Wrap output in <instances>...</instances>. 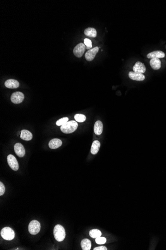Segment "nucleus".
Returning a JSON list of instances; mask_svg holds the SVG:
<instances>
[{
	"label": "nucleus",
	"instance_id": "nucleus-23",
	"mask_svg": "<svg viewBox=\"0 0 166 250\" xmlns=\"http://www.w3.org/2000/svg\"><path fill=\"white\" fill-rule=\"evenodd\" d=\"M69 119L68 117H63L62 119H61L59 120H57L56 123V125L57 126H62L67 123V122H68Z\"/></svg>",
	"mask_w": 166,
	"mask_h": 250
},
{
	"label": "nucleus",
	"instance_id": "nucleus-26",
	"mask_svg": "<svg viewBox=\"0 0 166 250\" xmlns=\"http://www.w3.org/2000/svg\"><path fill=\"white\" fill-rule=\"evenodd\" d=\"M5 192V187L2 182H0V195L1 196Z\"/></svg>",
	"mask_w": 166,
	"mask_h": 250
},
{
	"label": "nucleus",
	"instance_id": "nucleus-11",
	"mask_svg": "<svg viewBox=\"0 0 166 250\" xmlns=\"http://www.w3.org/2000/svg\"><path fill=\"white\" fill-rule=\"evenodd\" d=\"M129 77L130 79L134 81H142L144 80V75L142 73H136L134 72H130L129 73Z\"/></svg>",
	"mask_w": 166,
	"mask_h": 250
},
{
	"label": "nucleus",
	"instance_id": "nucleus-4",
	"mask_svg": "<svg viewBox=\"0 0 166 250\" xmlns=\"http://www.w3.org/2000/svg\"><path fill=\"white\" fill-rule=\"evenodd\" d=\"M41 228L40 224L37 220L31 221L28 225V231L29 233L32 235H35L40 232Z\"/></svg>",
	"mask_w": 166,
	"mask_h": 250
},
{
	"label": "nucleus",
	"instance_id": "nucleus-22",
	"mask_svg": "<svg viewBox=\"0 0 166 250\" xmlns=\"http://www.w3.org/2000/svg\"><path fill=\"white\" fill-rule=\"evenodd\" d=\"M74 118L76 122H83L86 119V116L82 114H76Z\"/></svg>",
	"mask_w": 166,
	"mask_h": 250
},
{
	"label": "nucleus",
	"instance_id": "nucleus-13",
	"mask_svg": "<svg viewBox=\"0 0 166 250\" xmlns=\"http://www.w3.org/2000/svg\"><path fill=\"white\" fill-rule=\"evenodd\" d=\"M62 144V142L60 139L58 138H54L50 141L49 142V147L51 149H57L60 147Z\"/></svg>",
	"mask_w": 166,
	"mask_h": 250
},
{
	"label": "nucleus",
	"instance_id": "nucleus-19",
	"mask_svg": "<svg viewBox=\"0 0 166 250\" xmlns=\"http://www.w3.org/2000/svg\"><path fill=\"white\" fill-rule=\"evenodd\" d=\"M81 248L83 250H90L91 249V242L87 239H84L81 243Z\"/></svg>",
	"mask_w": 166,
	"mask_h": 250
},
{
	"label": "nucleus",
	"instance_id": "nucleus-15",
	"mask_svg": "<svg viewBox=\"0 0 166 250\" xmlns=\"http://www.w3.org/2000/svg\"><path fill=\"white\" fill-rule=\"evenodd\" d=\"M150 66L154 70H158L160 69L161 66V62L159 59L153 58L151 59L150 62Z\"/></svg>",
	"mask_w": 166,
	"mask_h": 250
},
{
	"label": "nucleus",
	"instance_id": "nucleus-16",
	"mask_svg": "<svg viewBox=\"0 0 166 250\" xmlns=\"http://www.w3.org/2000/svg\"><path fill=\"white\" fill-rule=\"evenodd\" d=\"M20 137L24 140H31L32 138V133L31 132L27 130H22L21 131Z\"/></svg>",
	"mask_w": 166,
	"mask_h": 250
},
{
	"label": "nucleus",
	"instance_id": "nucleus-8",
	"mask_svg": "<svg viewBox=\"0 0 166 250\" xmlns=\"http://www.w3.org/2000/svg\"><path fill=\"white\" fill-rule=\"evenodd\" d=\"M99 51V48L96 47L94 48L89 50L85 54V58L87 61H92L95 58V56H96V54Z\"/></svg>",
	"mask_w": 166,
	"mask_h": 250
},
{
	"label": "nucleus",
	"instance_id": "nucleus-6",
	"mask_svg": "<svg viewBox=\"0 0 166 250\" xmlns=\"http://www.w3.org/2000/svg\"><path fill=\"white\" fill-rule=\"evenodd\" d=\"M86 48V45H84V44L80 43L75 47L73 50V53L77 57H81L83 56Z\"/></svg>",
	"mask_w": 166,
	"mask_h": 250
},
{
	"label": "nucleus",
	"instance_id": "nucleus-27",
	"mask_svg": "<svg viewBox=\"0 0 166 250\" xmlns=\"http://www.w3.org/2000/svg\"><path fill=\"white\" fill-rule=\"evenodd\" d=\"M94 250H107V248H106L105 247V246H99V247H98L95 248L94 249H93Z\"/></svg>",
	"mask_w": 166,
	"mask_h": 250
},
{
	"label": "nucleus",
	"instance_id": "nucleus-25",
	"mask_svg": "<svg viewBox=\"0 0 166 250\" xmlns=\"http://www.w3.org/2000/svg\"><path fill=\"white\" fill-rule=\"evenodd\" d=\"M84 45H86V48L90 50L92 48V42L89 39H85L84 40Z\"/></svg>",
	"mask_w": 166,
	"mask_h": 250
},
{
	"label": "nucleus",
	"instance_id": "nucleus-14",
	"mask_svg": "<svg viewBox=\"0 0 166 250\" xmlns=\"http://www.w3.org/2000/svg\"><path fill=\"white\" fill-rule=\"evenodd\" d=\"M4 85L7 88H16L19 87V83L15 79H10L6 81Z\"/></svg>",
	"mask_w": 166,
	"mask_h": 250
},
{
	"label": "nucleus",
	"instance_id": "nucleus-5",
	"mask_svg": "<svg viewBox=\"0 0 166 250\" xmlns=\"http://www.w3.org/2000/svg\"><path fill=\"white\" fill-rule=\"evenodd\" d=\"M7 163L12 169L17 171L19 168V165L16 158L13 155L10 154L7 157Z\"/></svg>",
	"mask_w": 166,
	"mask_h": 250
},
{
	"label": "nucleus",
	"instance_id": "nucleus-7",
	"mask_svg": "<svg viewBox=\"0 0 166 250\" xmlns=\"http://www.w3.org/2000/svg\"><path fill=\"white\" fill-rule=\"evenodd\" d=\"M24 98H25L24 94L22 92L18 91V92H15L10 97V100L12 103H13L19 104L23 101Z\"/></svg>",
	"mask_w": 166,
	"mask_h": 250
},
{
	"label": "nucleus",
	"instance_id": "nucleus-9",
	"mask_svg": "<svg viewBox=\"0 0 166 250\" xmlns=\"http://www.w3.org/2000/svg\"><path fill=\"white\" fill-rule=\"evenodd\" d=\"M15 153L19 157H23L25 154V148L20 143H17L14 146Z\"/></svg>",
	"mask_w": 166,
	"mask_h": 250
},
{
	"label": "nucleus",
	"instance_id": "nucleus-20",
	"mask_svg": "<svg viewBox=\"0 0 166 250\" xmlns=\"http://www.w3.org/2000/svg\"><path fill=\"white\" fill-rule=\"evenodd\" d=\"M84 34L87 37L95 38L96 37L97 32H96V29L94 28H88L84 30Z\"/></svg>",
	"mask_w": 166,
	"mask_h": 250
},
{
	"label": "nucleus",
	"instance_id": "nucleus-17",
	"mask_svg": "<svg viewBox=\"0 0 166 250\" xmlns=\"http://www.w3.org/2000/svg\"><path fill=\"white\" fill-rule=\"evenodd\" d=\"M103 130V125L101 121H97L94 125V132L96 135H101Z\"/></svg>",
	"mask_w": 166,
	"mask_h": 250
},
{
	"label": "nucleus",
	"instance_id": "nucleus-10",
	"mask_svg": "<svg viewBox=\"0 0 166 250\" xmlns=\"http://www.w3.org/2000/svg\"><path fill=\"white\" fill-rule=\"evenodd\" d=\"M133 70L136 73H143L146 72V67L144 64L140 62H137L133 67Z\"/></svg>",
	"mask_w": 166,
	"mask_h": 250
},
{
	"label": "nucleus",
	"instance_id": "nucleus-21",
	"mask_svg": "<svg viewBox=\"0 0 166 250\" xmlns=\"http://www.w3.org/2000/svg\"><path fill=\"white\" fill-rule=\"evenodd\" d=\"M89 235L92 238H96L97 237H101L102 233L99 230L93 229L90 231Z\"/></svg>",
	"mask_w": 166,
	"mask_h": 250
},
{
	"label": "nucleus",
	"instance_id": "nucleus-18",
	"mask_svg": "<svg viewBox=\"0 0 166 250\" xmlns=\"http://www.w3.org/2000/svg\"><path fill=\"white\" fill-rule=\"evenodd\" d=\"M101 146V144L99 141L98 140H95L93 142L92 144V147H91V153L93 155H95L96 153H98V152L99 151V148Z\"/></svg>",
	"mask_w": 166,
	"mask_h": 250
},
{
	"label": "nucleus",
	"instance_id": "nucleus-3",
	"mask_svg": "<svg viewBox=\"0 0 166 250\" xmlns=\"http://www.w3.org/2000/svg\"><path fill=\"white\" fill-rule=\"evenodd\" d=\"M1 235L4 240L10 241L15 238V233L13 230L10 227H4L1 231Z\"/></svg>",
	"mask_w": 166,
	"mask_h": 250
},
{
	"label": "nucleus",
	"instance_id": "nucleus-12",
	"mask_svg": "<svg viewBox=\"0 0 166 250\" xmlns=\"http://www.w3.org/2000/svg\"><path fill=\"white\" fill-rule=\"evenodd\" d=\"M165 53H164L163 51H154L148 54H147V57L148 59H153V58L160 59V58H163L165 57Z\"/></svg>",
	"mask_w": 166,
	"mask_h": 250
},
{
	"label": "nucleus",
	"instance_id": "nucleus-1",
	"mask_svg": "<svg viewBox=\"0 0 166 250\" xmlns=\"http://www.w3.org/2000/svg\"><path fill=\"white\" fill-rule=\"evenodd\" d=\"M77 122L74 120L68 122L67 123L61 126V130L63 133L69 134L74 132L78 128Z\"/></svg>",
	"mask_w": 166,
	"mask_h": 250
},
{
	"label": "nucleus",
	"instance_id": "nucleus-24",
	"mask_svg": "<svg viewBox=\"0 0 166 250\" xmlns=\"http://www.w3.org/2000/svg\"><path fill=\"white\" fill-rule=\"evenodd\" d=\"M106 239L105 237H99L96 238V242L98 244H104L106 243Z\"/></svg>",
	"mask_w": 166,
	"mask_h": 250
},
{
	"label": "nucleus",
	"instance_id": "nucleus-2",
	"mask_svg": "<svg viewBox=\"0 0 166 250\" xmlns=\"http://www.w3.org/2000/svg\"><path fill=\"white\" fill-rule=\"evenodd\" d=\"M53 233L54 238L57 241H63L65 238V230L62 226L60 225H57L55 226Z\"/></svg>",
	"mask_w": 166,
	"mask_h": 250
}]
</instances>
